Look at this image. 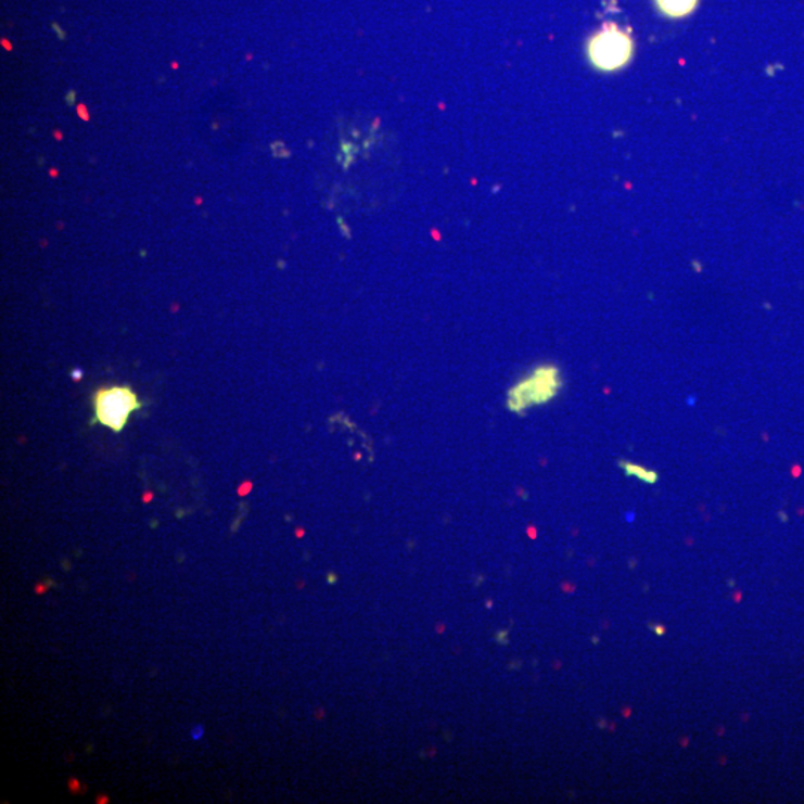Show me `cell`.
I'll list each match as a JSON object with an SVG mask.
<instances>
[{
	"mask_svg": "<svg viewBox=\"0 0 804 804\" xmlns=\"http://www.w3.org/2000/svg\"><path fill=\"white\" fill-rule=\"evenodd\" d=\"M587 53L598 69L607 72L622 69L634 54V39L629 31L623 30L617 24L608 23L591 36Z\"/></svg>",
	"mask_w": 804,
	"mask_h": 804,
	"instance_id": "6da1fadb",
	"label": "cell"
},
{
	"mask_svg": "<svg viewBox=\"0 0 804 804\" xmlns=\"http://www.w3.org/2000/svg\"><path fill=\"white\" fill-rule=\"evenodd\" d=\"M93 401L95 420L115 432L123 431L131 413L142 407L138 395L127 386L103 387L95 392Z\"/></svg>",
	"mask_w": 804,
	"mask_h": 804,
	"instance_id": "7a4b0ae2",
	"label": "cell"
},
{
	"mask_svg": "<svg viewBox=\"0 0 804 804\" xmlns=\"http://www.w3.org/2000/svg\"><path fill=\"white\" fill-rule=\"evenodd\" d=\"M562 386L560 371L556 367L536 368L534 373L522 380L510 391L508 407L513 411H523L526 408L551 401L559 394Z\"/></svg>",
	"mask_w": 804,
	"mask_h": 804,
	"instance_id": "3957f363",
	"label": "cell"
},
{
	"mask_svg": "<svg viewBox=\"0 0 804 804\" xmlns=\"http://www.w3.org/2000/svg\"><path fill=\"white\" fill-rule=\"evenodd\" d=\"M655 3L667 17L682 18L695 10L699 0H655Z\"/></svg>",
	"mask_w": 804,
	"mask_h": 804,
	"instance_id": "277c9868",
	"label": "cell"
},
{
	"mask_svg": "<svg viewBox=\"0 0 804 804\" xmlns=\"http://www.w3.org/2000/svg\"><path fill=\"white\" fill-rule=\"evenodd\" d=\"M622 468L626 475L642 480V482L654 484L658 483L659 475L654 471L647 470L641 465H636L634 462L622 463Z\"/></svg>",
	"mask_w": 804,
	"mask_h": 804,
	"instance_id": "5b68a950",
	"label": "cell"
},
{
	"mask_svg": "<svg viewBox=\"0 0 804 804\" xmlns=\"http://www.w3.org/2000/svg\"><path fill=\"white\" fill-rule=\"evenodd\" d=\"M204 729L203 726H195L193 730H191V738L193 740H200L203 738Z\"/></svg>",
	"mask_w": 804,
	"mask_h": 804,
	"instance_id": "8992f818",
	"label": "cell"
},
{
	"mask_svg": "<svg viewBox=\"0 0 804 804\" xmlns=\"http://www.w3.org/2000/svg\"><path fill=\"white\" fill-rule=\"evenodd\" d=\"M53 29L55 35H58L59 41H65L66 31H63L62 27H60L58 23H53Z\"/></svg>",
	"mask_w": 804,
	"mask_h": 804,
	"instance_id": "52a82bcc",
	"label": "cell"
},
{
	"mask_svg": "<svg viewBox=\"0 0 804 804\" xmlns=\"http://www.w3.org/2000/svg\"><path fill=\"white\" fill-rule=\"evenodd\" d=\"M65 100H66L67 106H74L76 103V91L71 90L69 93L66 94Z\"/></svg>",
	"mask_w": 804,
	"mask_h": 804,
	"instance_id": "ba28073f",
	"label": "cell"
}]
</instances>
